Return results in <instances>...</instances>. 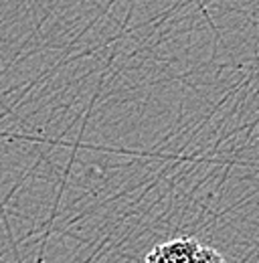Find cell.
<instances>
[{
    "mask_svg": "<svg viewBox=\"0 0 259 263\" xmlns=\"http://www.w3.org/2000/svg\"><path fill=\"white\" fill-rule=\"evenodd\" d=\"M194 263H227V261L221 257V253H219V251H215V249H211V247L200 245V249H198V253H196V261Z\"/></svg>",
    "mask_w": 259,
    "mask_h": 263,
    "instance_id": "obj_2",
    "label": "cell"
},
{
    "mask_svg": "<svg viewBox=\"0 0 259 263\" xmlns=\"http://www.w3.org/2000/svg\"><path fill=\"white\" fill-rule=\"evenodd\" d=\"M198 249H200V243L193 237L172 239L162 245H156L146 255L144 263H194Z\"/></svg>",
    "mask_w": 259,
    "mask_h": 263,
    "instance_id": "obj_1",
    "label": "cell"
}]
</instances>
